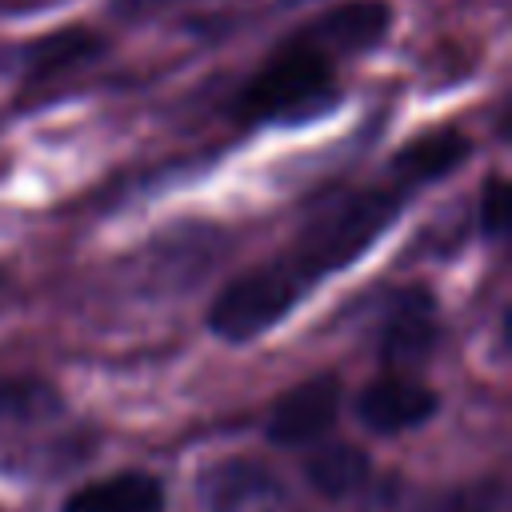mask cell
Returning <instances> with one entry per match:
<instances>
[{
  "mask_svg": "<svg viewBox=\"0 0 512 512\" xmlns=\"http://www.w3.org/2000/svg\"><path fill=\"white\" fill-rule=\"evenodd\" d=\"M472 152V140L456 128H436L428 136H416L412 144H404L396 156H392V176H396V188H424V184H436L444 180L448 172H456Z\"/></svg>",
  "mask_w": 512,
  "mask_h": 512,
  "instance_id": "8fae6325",
  "label": "cell"
},
{
  "mask_svg": "<svg viewBox=\"0 0 512 512\" xmlns=\"http://www.w3.org/2000/svg\"><path fill=\"white\" fill-rule=\"evenodd\" d=\"M400 212H404V188L396 184H376L336 196L300 228V236L292 240L288 252H280V260L300 276L304 288H312L316 280L356 264L400 220Z\"/></svg>",
  "mask_w": 512,
  "mask_h": 512,
  "instance_id": "6da1fadb",
  "label": "cell"
},
{
  "mask_svg": "<svg viewBox=\"0 0 512 512\" xmlns=\"http://www.w3.org/2000/svg\"><path fill=\"white\" fill-rule=\"evenodd\" d=\"M284 4H300V0H284Z\"/></svg>",
  "mask_w": 512,
  "mask_h": 512,
  "instance_id": "2e32d148",
  "label": "cell"
},
{
  "mask_svg": "<svg viewBox=\"0 0 512 512\" xmlns=\"http://www.w3.org/2000/svg\"><path fill=\"white\" fill-rule=\"evenodd\" d=\"M304 472H308V480H312V488L320 496L344 500V496H352V492L364 488V480H368L372 468H368V456L356 444H324V448H316L308 456Z\"/></svg>",
  "mask_w": 512,
  "mask_h": 512,
  "instance_id": "4fadbf2b",
  "label": "cell"
},
{
  "mask_svg": "<svg viewBox=\"0 0 512 512\" xmlns=\"http://www.w3.org/2000/svg\"><path fill=\"white\" fill-rule=\"evenodd\" d=\"M340 100L336 68L308 40L280 44L236 92V120L244 124H308Z\"/></svg>",
  "mask_w": 512,
  "mask_h": 512,
  "instance_id": "7a4b0ae2",
  "label": "cell"
},
{
  "mask_svg": "<svg viewBox=\"0 0 512 512\" xmlns=\"http://www.w3.org/2000/svg\"><path fill=\"white\" fill-rule=\"evenodd\" d=\"M164 4H176V0H112V8H116V12H124V16L156 12V8H164Z\"/></svg>",
  "mask_w": 512,
  "mask_h": 512,
  "instance_id": "9a60e30c",
  "label": "cell"
},
{
  "mask_svg": "<svg viewBox=\"0 0 512 512\" xmlns=\"http://www.w3.org/2000/svg\"><path fill=\"white\" fill-rule=\"evenodd\" d=\"M504 228H508V188H504L500 176H492L484 196H480V232L488 240H500Z\"/></svg>",
  "mask_w": 512,
  "mask_h": 512,
  "instance_id": "5bb4252c",
  "label": "cell"
},
{
  "mask_svg": "<svg viewBox=\"0 0 512 512\" xmlns=\"http://www.w3.org/2000/svg\"><path fill=\"white\" fill-rule=\"evenodd\" d=\"M388 32H392L388 0H340V4L324 8L300 32V40H308L316 52L336 60V56H364V52L380 48L388 40Z\"/></svg>",
  "mask_w": 512,
  "mask_h": 512,
  "instance_id": "5b68a950",
  "label": "cell"
},
{
  "mask_svg": "<svg viewBox=\"0 0 512 512\" xmlns=\"http://www.w3.org/2000/svg\"><path fill=\"white\" fill-rule=\"evenodd\" d=\"M336 412H340V380L332 372L308 376V380H300L296 388H288L272 404V412H268V440L284 444V448L312 444V440H320L336 424Z\"/></svg>",
  "mask_w": 512,
  "mask_h": 512,
  "instance_id": "52a82bcc",
  "label": "cell"
},
{
  "mask_svg": "<svg viewBox=\"0 0 512 512\" xmlns=\"http://www.w3.org/2000/svg\"><path fill=\"white\" fill-rule=\"evenodd\" d=\"M304 296H308V288L300 284V276L276 256L268 264L240 272L236 280H228L220 288V296L208 308V328L220 340L244 344V340L264 336L268 328H276Z\"/></svg>",
  "mask_w": 512,
  "mask_h": 512,
  "instance_id": "3957f363",
  "label": "cell"
},
{
  "mask_svg": "<svg viewBox=\"0 0 512 512\" xmlns=\"http://www.w3.org/2000/svg\"><path fill=\"white\" fill-rule=\"evenodd\" d=\"M104 52H108L104 36H96L88 28H56V32H48L24 48L20 72H24V84L44 88V84H56V80L88 68Z\"/></svg>",
  "mask_w": 512,
  "mask_h": 512,
  "instance_id": "30bf717a",
  "label": "cell"
},
{
  "mask_svg": "<svg viewBox=\"0 0 512 512\" xmlns=\"http://www.w3.org/2000/svg\"><path fill=\"white\" fill-rule=\"evenodd\" d=\"M200 500L208 512H256L284 500V488L260 460H220L200 476Z\"/></svg>",
  "mask_w": 512,
  "mask_h": 512,
  "instance_id": "9c48e42d",
  "label": "cell"
},
{
  "mask_svg": "<svg viewBox=\"0 0 512 512\" xmlns=\"http://www.w3.org/2000/svg\"><path fill=\"white\" fill-rule=\"evenodd\" d=\"M60 512H164V488L144 472H116L76 488Z\"/></svg>",
  "mask_w": 512,
  "mask_h": 512,
  "instance_id": "7c38bea8",
  "label": "cell"
},
{
  "mask_svg": "<svg viewBox=\"0 0 512 512\" xmlns=\"http://www.w3.org/2000/svg\"><path fill=\"white\" fill-rule=\"evenodd\" d=\"M436 392L412 376H400V372H388V376H376L372 384L360 388L356 396V416L368 432H380V436H400L408 428H420L436 416Z\"/></svg>",
  "mask_w": 512,
  "mask_h": 512,
  "instance_id": "ba28073f",
  "label": "cell"
},
{
  "mask_svg": "<svg viewBox=\"0 0 512 512\" xmlns=\"http://www.w3.org/2000/svg\"><path fill=\"white\" fill-rule=\"evenodd\" d=\"M440 344V312L428 288H404L392 296L380 320V360L388 368H416Z\"/></svg>",
  "mask_w": 512,
  "mask_h": 512,
  "instance_id": "8992f818",
  "label": "cell"
},
{
  "mask_svg": "<svg viewBox=\"0 0 512 512\" xmlns=\"http://www.w3.org/2000/svg\"><path fill=\"white\" fill-rule=\"evenodd\" d=\"M64 400L36 376H0V468L32 464L40 444L60 448Z\"/></svg>",
  "mask_w": 512,
  "mask_h": 512,
  "instance_id": "277c9868",
  "label": "cell"
}]
</instances>
